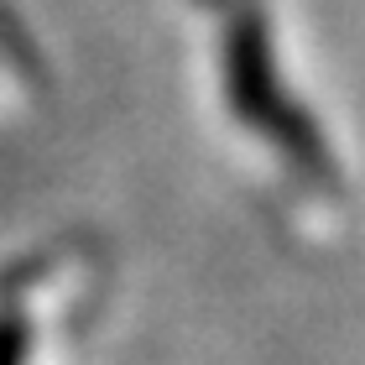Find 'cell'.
<instances>
[{"label": "cell", "instance_id": "1", "mask_svg": "<svg viewBox=\"0 0 365 365\" xmlns=\"http://www.w3.org/2000/svg\"><path fill=\"white\" fill-rule=\"evenodd\" d=\"M225 89H230V105H235L240 120L261 125L297 168H308L313 178L329 173L319 130H313L308 115L292 110L287 94L277 89V63H272L267 26H261V16H251V11L235 16V26H230V37H225Z\"/></svg>", "mask_w": 365, "mask_h": 365}, {"label": "cell", "instance_id": "2", "mask_svg": "<svg viewBox=\"0 0 365 365\" xmlns=\"http://www.w3.org/2000/svg\"><path fill=\"white\" fill-rule=\"evenodd\" d=\"M0 365H21V329L0 324Z\"/></svg>", "mask_w": 365, "mask_h": 365}]
</instances>
